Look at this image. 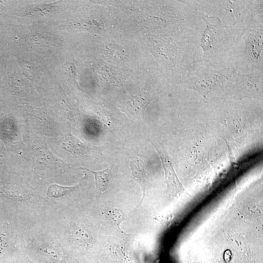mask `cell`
<instances>
[{
	"mask_svg": "<svg viewBox=\"0 0 263 263\" xmlns=\"http://www.w3.org/2000/svg\"><path fill=\"white\" fill-rule=\"evenodd\" d=\"M11 225L6 221L0 223V263H4L14 255L15 238Z\"/></svg>",
	"mask_w": 263,
	"mask_h": 263,
	"instance_id": "obj_6",
	"label": "cell"
},
{
	"mask_svg": "<svg viewBox=\"0 0 263 263\" xmlns=\"http://www.w3.org/2000/svg\"><path fill=\"white\" fill-rule=\"evenodd\" d=\"M37 249L38 255L44 262L48 263H63L64 258L61 252L55 247H39Z\"/></svg>",
	"mask_w": 263,
	"mask_h": 263,
	"instance_id": "obj_11",
	"label": "cell"
},
{
	"mask_svg": "<svg viewBox=\"0 0 263 263\" xmlns=\"http://www.w3.org/2000/svg\"><path fill=\"white\" fill-rule=\"evenodd\" d=\"M70 235L73 243L79 246L89 247L93 244V236L90 231L84 226L74 228Z\"/></svg>",
	"mask_w": 263,
	"mask_h": 263,
	"instance_id": "obj_9",
	"label": "cell"
},
{
	"mask_svg": "<svg viewBox=\"0 0 263 263\" xmlns=\"http://www.w3.org/2000/svg\"><path fill=\"white\" fill-rule=\"evenodd\" d=\"M240 38L244 46L235 65L236 71L247 74L263 70V29L245 27Z\"/></svg>",
	"mask_w": 263,
	"mask_h": 263,
	"instance_id": "obj_3",
	"label": "cell"
},
{
	"mask_svg": "<svg viewBox=\"0 0 263 263\" xmlns=\"http://www.w3.org/2000/svg\"><path fill=\"white\" fill-rule=\"evenodd\" d=\"M235 69H218L201 60L187 74L186 86L207 96L224 89H230Z\"/></svg>",
	"mask_w": 263,
	"mask_h": 263,
	"instance_id": "obj_2",
	"label": "cell"
},
{
	"mask_svg": "<svg viewBox=\"0 0 263 263\" xmlns=\"http://www.w3.org/2000/svg\"><path fill=\"white\" fill-rule=\"evenodd\" d=\"M263 70L250 74H242L236 71L230 89L242 95H249L262 98Z\"/></svg>",
	"mask_w": 263,
	"mask_h": 263,
	"instance_id": "obj_5",
	"label": "cell"
},
{
	"mask_svg": "<svg viewBox=\"0 0 263 263\" xmlns=\"http://www.w3.org/2000/svg\"><path fill=\"white\" fill-rule=\"evenodd\" d=\"M97 263H99V262H97Z\"/></svg>",
	"mask_w": 263,
	"mask_h": 263,
	"instance_id": "obj_15",
	"label": "cell"
},
{
	"mask_svg": "<svg viewBox=\"0 0 263 263\" xmlns=\"http://www.w3.org/2000/svg\"><path fill=\"white\" fill-rule=\"evenodd\" d=\"M253 0H221L217 17L226 32L238 39L244 29V19Z\"/></svg>",
	"mask_w": 263,
	"mask_h": 263,
	"instance_id": "obj_4",
	"label": "cell"
},
{
	"mask_svg": "<svg viewBox=\"0 0 263 263\" xmlns=\"http://www.w3.org/2000/svg\"><path fill=\"white\" fill-rule=\"evenodd\" d=\"M23 263H35L33 262L32 260H31L28 257H25L23 258Z\"/></svg>",
	"mask_w": 263,
	"mask_h": 263,
	"instance_id": "obj_14",
	"label": "cell"
},
{
	"mask_svg": "<svg viewBox=\"0 0 263 263\" xmlns=\"http://www.w3.org/2000/svg\"><path fill=\"white\" fill-rule=\"evenodd\" d=\"M78 186L64 187L57 184L51 185L48 188L47 196L55 198L63 197L75 190Z\"/></svg>",
	"mask_w": 263,
	"mask_h": 263,
	"instance_id": "obj_13",
	"label": "cell"
},
{
	"mask_svg": "<svg viewBox=\"0 0 263 263\" xmlns=\"http://www.w3.org/2000/svg\"><path fill=\"white\" fill-rule=\"evenodd\" d=\"M130 166L134 179L139 183L143 191V196L140 203V205L142 203L150 187L147 171L144 161L136 156L131 158Z\"/></svg>",
	"mask_w": 263,
	"mask_h": 263,
	"instance_id": "obj_7",
	"label": "cell"
},
{
	"mask_svg": "<svg viewBox=\"0 0 263 263\" xmlns=\"http://www.w3.org/2000/svg\"><path fill=\"white\" fill-rule=\"evenodd\" d=\"M112 168V167H110L103 170L96 171L83 168H80L79 169L86 170L93 173L95 177L96 189L99 192H104L109 188Z\"/></svg>",
	"mask_w": 263,
	"mask_h": 263,
	"instance_id": "obj_10",
	"label": "cell"
},
{
	"mask_svg": "<svg viewBox=\"0 0 263 263\" xmlns=\"http://www.w3.org/2000/svg\"><path fill=\"white\" fill-rule=\"evenodd\" d=\"M198 18L206 24L200 45L202 62L218 69H235L244 49L243 40L229 35L219 18L203 14H199Z\"/></svg>",
	"mask_w": 263,
	"mask_h": 263,
	"instance_id": "obj_1",
	"label": "cell"
},
{
	"mask_svg": "<svg viewBox=\"0 0 263 263\" xmlns=\"http://www.w3.org/2000/svg\"><path fill=\"white\" fill-rule=\"evenodd\" d=\"M244 28L263 29V0H253L246 15Z\"/></svg>",
	"mask_w": 263,
	"mask_h": 263,
	"instance_id": "obj_8",
	"label": "cell"
},
{
	"mask_svg": "<svg viewBox=\"0 0 263 263\" xmlns=\"http://www.w3.org/2000/svg\"><path fill=\"white\" fill-rule=\"evenodd\" d=\"M107 215L112 225L118 232L128 235L120 227L121 224L127 220L125 213L121 209L111 208L108 210Z\"/></svg>",
	"mask_w": 263,
	"mask_h": 263,
	"instance_id": "obj_12",
	"label": "cell"
}]
</instances>
